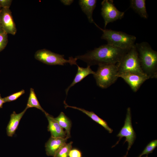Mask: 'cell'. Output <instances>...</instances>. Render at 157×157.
I'll return each instance as SVG.
<instances>
[{"mask_svg": "<svg viewBox=\"0 0 157 157\" xmlns=\"http://www.w3.org/2000/svg\"><path fill=\"white\" fill-rule=\"evenodd\" d=\"M108 44L102 45L86 54L76 58L86 62L88 66L103 64H116L129 50Z\"/></svg>", "mask_w": 157, "mask_h": 157, "instance_id": "6da1fadb", "label": "cell"}, {"mask_svg": "<svg viewBox=\"0 0 157 157\" xmlns=\"http://www.w3.org/2000/svg\"><path fill=\"white\" fill-rule=\"evenodd\" d=\"M142 69L149 78H157V52L144 42L135 44Z\"/></svg>", "mask_w": 157, "mask_h": 157, "instance_id": "7a4b0ae2", "label": "cell"}, {"mask_svg": "<svg viewBox=\"0 0 157 157\" xmlns=\"http://www.w3.org/2000/svg\"><path fill=\"white\" fill-rule=\"evenodd\" d=\"M94 24L103 31L101 38L106 40L108 44L127 50L130 49L135 46L136 40L135 36L122 31L103 29L95 23Z\"/></svg>", "mask_w": 157, "mask_h": 157, "instance_id": "3957f363", "label": "cell"}, {"mask_svg": "<svg viewBox=\"0 0 157 157\" xmlns=\"http://www.w3.org/2000/svg\"><path fill=\"white\" fill-rule=\"evenodd\" d=\"M117 64L98 65L97 71L93 74L97 86L102 88H106L116 81L119 78Z\"/></svg>", "mask_w": 157, "mask_h": 157, "instance_id": "277c9868", "label": "cell"}, {"mask_svg": "<svg viewBox=\"0 0 157 157\" xmlns=\"http://www.w3.org/2000/svg\"><path fill=\"white\" fill-rule=\"evenodd\" d=\"M117 64L118 74L124 73L144 74L141 67L135 46L129 50Z\"/></svg>", "mask_w": 157, "mask_h": 157, "instance_id": "5b68a950", "label": "cell"}, {"mask_svg": "<svg viewBox=\"0 0 157 157\" xmlns=\"http://www.w3.org/2000/svg\"><path fill=\"white\" fill-rule=\"evenodd\" d=\"M34 57L37 60L42 63L49 65H63L67 63L70 65H76L77 59L70 57L68 60L65 59L64 55L55 53L45 49L37 51Z\"/></svg>", "mask_w": 157, "mask_h": 157, "instance_id": "8992f818", "label": "cell"}, {"mask_svg": "<svg viewBox=\"0 0 157 157\" xmlns=\"http://www.w3.org/2000/svg\"><path fill=\"white\" fill-rule=\"evenodd\" d=\"M101 15L104 22V28L107 24L123 17L124 12L118 10L112 0H104L101 3Z\"/></svg>", "mask_w": 157, "mask_h": 157, "instance_id": "52a82bcc", "label": "cell"}, {"mask_svg": "<svg viewBox=\"0 0 157 157\" xmlns=\"http://www.w3.org/2000/svg\"><path fill=\"white\" fill-rule=\"evenodd\" d=\"M117 136L119 138V140L116 145L119 142L123 137L126 138L124 143L127 142L128 143V151L133 144L136 138V135L133 130L131 122V108H128L127 110L126 117L124 125Z\"/></svg>", "mask_w": 157, "mask_h": 157, "instance_id": "ba28073f", "label": "cell"}, {"mask_svg": "<svg viewBox=\"0 0 157 157\" xmlns=\"http://www.w3.org/2000/svg\"><path fill=\"white\" fill-rule=\"evenodd\" d=\"M0 23L3 31L7 34L15 35L17 28L9 8L0 9Z\"/></svg>", "mask_w": 157, "mask_h": 157, "instance_id": "9c48e42d", "label": "cell"}, {"mask_svg": "<svg viewBox=\"0 0 157 157\" xmlns=\"http://www.w3.org/2000/svg\"><path fill=\"white\" fill-rule=\"evenodd\" d=\"M118 76L122 78L134 92H136L143 83L149 79L144 74L131 73H121L118 74Z\"/></svg>", "mask_w": 157, "mask_h": 157, "instance_id": "30bf717a", "label": "cell"}, {"mask_svg": "<svg viewBox=\"0 0 157 157\" xmlns=\"http://www.w3.org/2000/svg\"><path fill=\"white\" fill-rule=\"evenodd\" d=\"M45 114L48 120V130L50 132L51 137L65 138L66 137V131L60 126L54 118L47 113Z\"/></svg>", "mask_w": 157, "mask_h": 157, "instance_id": "8fae6325", "label": "cell"}, {"mask_svg": "<svg viewBox=\"0 0 157 157\" xmlns=\"http://www.w3.org/2000/svg\"><path fill=\"white\" fill-rule=\"evenodd\" d=\"M66 138L51 137L45 144L46 153L48 156H54L56 153L64 144L66 143Z\"/></svg>", "mask_w": 157, "mask_h": 157, "instance_id": "7c38bea8", "label": "cell"}, {"mask_svg": "<svg viewBox=\"0 0 157 157\" xmlns=\"http://www.w3.org/2000/svg\"><path fill=\"white\" fill-rule=\"evenodd\" d=\"M28 108L26 107L21 112L17 114L13 111L10 116V121L6 128V133L8 136L12 137L15 134L20 121Z\"/></svg>", "mask_w": 157, "mask_h": 157, "instance_id": "4fadbf2b", "label": "cell"}, {"mask_svg": "<svg viewBox=\"0 0 157 157\" xmlns=\"http://www.w3.org/2000/svg\"><path fill=\"white\" fill-rule=\"evenodd\" d=\"M64 103L65 108H70L78 110L85 114L94 121L103 126L109 133H111L113 132V130L108 126L107 122L105 120L99 117L93 112L89 111L76 107L69 106L66 103L65 101H64Z\"/></svg>", "mask_w": 157, "mask_h": 157, "instance_id": "5bb4252c", "label": "cell"}, {"mask_svg": "<svg viewBox=\"0 0 157 157\" xmlns=\"http://www.w3.org/2000/svg\"><path fill=\"white\" fill-rule=\"evenodd\" d=\"M96 0H80L79 4L83 11L86 15L91 23H95L92 17L93 12L96 6Z\"/></svg>", "mask_w": 157, "mask_h": 157, "instance_id": "9a60e30c", "label": "cell"}, {"mask_svg": "<svg viewBox=\"0 0 157 157\" xmlns=\"http://www.w3.org/2000/svg\"><path fill=\"white\" fill-rule=\"evenodd\" d=\"M77 65L78 67L77 71L75 78L71 84L65 90V92L67 95L71 88L81 81L89 75L93 74L95 72L92 70L90 66H88L87 67L83 68Z\"/></svg>", "mask_w": 157, "mask_h": 157, "instance_id": "2e32d148", "label": "cell"}, {"mask_svg": "<svg viewBox=\"0 0 157 157\" xmlns=\"http://www.w3.org/2000/svg\"><path fill=\"white\" fill-rule=\"evenodd\" d=\"M145 0H131L130 7L141 17L147 19L148 15L146 6Z\"/></svg>", "mask_w": 157, "mask_h": 157, "instance_id": "e0dca14e", "label": "cell"}, {"mask_svg": "<svg viewBox=\"0 0 157 157\" xmlns=\"http://www.w3.org/2000/svg\"><path fill=\"white\" fill-rule=\"evenodd\" d=\"M54 118L60 126L65 129L66 133V138L67 139L70 138L72 127V122L70 119L63 112H61L57 117Z\"/></svg>", "mask_w": 157, "mask_h": 157, "instance_id": "ac0fdd59", "label": "cell"}, {"mask_svg": "<svg viewBox=\"0 0 157 157\" xmlns=\"http://www.w3.org/2000/svg\"><path fill=\"white\" fill-rule=\"evenodd\" d=\"M26 107L28 109L29 108L35 107L40 110L44 114L47 113L41 106L34 90L32 88H31L30 89V94Z\"/></svg>", "mask_w": 157, "mask_h": 157, "instance_id": "d6986e66", "label": "cell"}, {"mask_svg": "<svg viewBox=\"0 0 157 157\" xmlns=\"http://www.w3.org/2000/svg\"><path fill=\"white\" fill-rule=\"evenodd\" d=\"M72 142L66 143L62 146L56 152L54 157H68L69 152L72 148Z\"/></svg>", "mask_w": 157, "mask_h": 157, "instance_id": "ffe728a7", "label": "cell"}, {"mask_svg": "<svg viewBox=\"0 0 157 157\" xmlns=\"http://www.w3.org/2000/svg\"><path fill=\"white\" fill-rule=\"evenodd\" d=\"M157 146V140H153L150 142L146 146L143 151L140 155L141 157L144 155H148L152 153L154 149Z\"/></svg>", "mask_w": 157, "mask_h": 157, "instance_id": "44dd1931", "label": "cell"}, {"mask_svg": "<svg viewBox=\"0 0 157 157\" xmlns=\"http://www.w3.org/2000/svg\"><path fill=\"white\" fill-rule=\"evenodd\" d=\"M24 93L25 90H22L19 91L5 97L3 98L4 103L10 102L15 101Z\"/></svg>", "mask_w": 157, "mask_h": 157, "instance_id": "7402d4cb", "label": "cell"}, {"mask_svg": "<svg viewBox=\"0 0 157 157\" xmlns=\"http://www.w3.org/2000/svg\"><path fill=\"white\" fill-rule=\"evenodd\" d=\"M8 42V34L5 32L0 33V52L5 48Z\"/></svg>", "mask_w": 157, "mask_h": 157, "instance_id": "603a6c76", "label": "cell"}, {"mask_svg": "<svg viewBox=\"0 0 157 157\" xmlns=\"http://www.w3.org/2000/svg\"><path fill=\"white\" fill-rule=\"evenodd\" d=\"M68 157H82L81 151L77 148H72L70 150Z\"/></svg>", "mask_w": 157, "mask_h": 157, "instance_id": "cb8c5ba5", "label": "cell"}, {"mask_svg": "<svg viewBox=\"0 0 157 157\" xmlns=\"http://www.w3.org/2000/svg\"><path fill=\"white\" fill-rule=\"evenodd\" d=\"M12 1V0H0V8H9Z\"/></svg>", "mask_w": 157, "mask_h": 157, "instance_id": "d4e9b609", "label": "cell"}, {"mask_svg": "<svg viewBox=\"0 0 157 157\" xmlns=\"http://www.w3.org/2000/svg\"><path fill=\"white\" fill-rule=\"evenodd\" d=\"M73 1L71 0H60L61 2L65 5H69L73 2Z\"/></svg>", "mask_w": 157, "mask_h": 157, "instance_id": "484cf974", "label": "cell"}, {"mask_svg": "<svg viewBox=\"0 0 157 157\" xmlns=\"http://www.w3.org/2000/svg\"><path fill=\"white\" fill-rule=\"evenodd\" d=\"M4 103L3 99L2 98L0 94V109L2 107L3 104Z\"/></svg>", "mask_w": 157, "mask_h": 157, "instance_id": "4316f807", "label": "cell"}, {"mask_svg": "<svg viewBox=\"0 0 157 157\" xmlns=\"http://www.w3.org/2000/svg\"><path fill=\"white\" fill-rule=\"evenodd\" d=\"M4 32L0 23V33Z\"/></svg>", "mask_w": 157, "mask_h": 157, "instance_id": "83f0119b", "label": "cell"}, {"mask_svg": "<svg viewBox=\"0 0 157 157\" xmlns=\"http://www.w3.org/2000/svg\"><path fill=\"white\" fill-rule=\"evenodd\" d=\"M143 157H148V156H146Z\"/></svg>", "mask_w": 157, "mask_h": 157, "instance_id": "f1b7e54d", "label": "cell"}, {"mask_svg": "<svg viewBox=\"0 0 157 157\" xmlns=\"http://www.w3.org/2000/svg\"><path fill=\"white\" fill-rule=\"evenodd\" d=\"M140 157V156H139V157Z\"/></svg>", "mask_w": 157, "mask_h": 157, "instance_id": "f546056e", "label": "cell"}, {"mask_svg": "<svg viewBox=\"0 0 157 157\" xmlns=\"http://www.w3.org/2000/svg\"><path fill=\"white\" fill-rule=\"evenodd\" d=\"M0 9H1L0 8Z\"/></svg>", "mask_w": 157, "mask_h": 157, "instance_id": "4dcf8cb0", "label": "cell"}]
</instances>
